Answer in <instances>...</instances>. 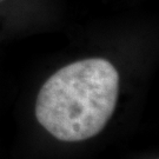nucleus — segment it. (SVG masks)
<instances>
[{
	"mask_svg": "<svg viewBox=\"0 0 159 159\" xmlns=\"http://www.w3.org/2000/svg\"><path fill=\"white\" fill-rule=\"evenodd\" d=\"M119 94V73L104 58L68 64L41 86L35 118L61 142H83L100 133L113 114Z\"/></svg>",
	"mask_w": 159,
	"mask_h": 159,
	"instance_id": "nucleus-1",
	"label": "nucleus"
}]
</instances>
